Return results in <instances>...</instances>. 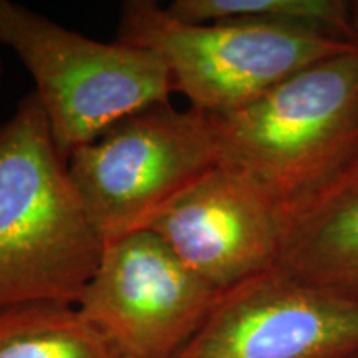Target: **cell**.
Masks as SVG:
<instances>
[{"label":"cell","mask_w":358,"mask_h":358,"mask_svg":"<svg viewBox=\"0 0 358 358\" xmlns=\"http://www.w3.org/2000/svg\"><path fill=\"white\" fill-rule=\"evenodd\" d=\"M275 268L358 302V150L325 185L284 208Z\"/></svg>","instance_id":"cell-9"},{"label":"cell","mask_w":358,"mask_h":358,"mask_svg":"<svg viewBox=\"0 0 358 358\" xmlns=\"http://www.w3.org/2000/svg\"><path fill=\"white\" fill-rule=\"evenodd\" d=\"M219 294L275 268L284 208L239 173L214 166L148 224Z\"/></svg>","instance_id":"cell-8"},{"label":"cell","mask_w":358,"mask_h":358,"mask_svg":"<svg viewBox=\"0 0 358 358\" xmlns=\"http://www.w3.org/2000/svg\"><path fill=\"white\" fill-rule=\"evenodd\" d=\"M116 40L156 53L181 93L208 116L237 111L355 42L306 25L179 20L155 0H128Z\"/></svg>","instance_id":"cell-4"},{"label":"cell","mask_w":358,"mask_h":358,"mask_svg":"<svg viewBox=\"0 0 358 358\" xmlns=\"http://www.w3.org/2000/svg\"><path fill=\"white\" fill-rule=\"evenodd\" d=\"M0 45L32 77L66 161L123 118L174 93L156 53L120 40L98 42L13 0H0Z\"/></svg>","instance_id":"cell-3"},{"label":"cell","mask_w":358,"mask_h":358,"mask_svg":"<svg viewBox=\"0 0 358 358\" xmlns=\"http://www.w3.org/2000/svg\"><path fill=\"white\" fill-rule=\"evenodd\" d=\"M3 77H6V69H3L2 57H0V85H2V82H3Z\"/></svg>","instance_id":"cell-13"},{"label":"cell","mask_w":358,"mask_h":358,"mask_svg":"<svg viewBox=\"0 0 358 358\" xmlns=\"http://www.w3.org/2000/svg\"><path fill=\"white\" fill-rule=\"evenodd\" d=\"M105 243L35 93L0 124V307L77 306Z\"/></svg>","instance_id":"cell-1"},{"label":"cell","mask_w":358,"mask_h":358,"mask_svg":"<svg viewBox=\"0 0 358 358\" xmlns=\"http://www.w3.org/2000/svg\"><path fill=\"white\" fill-rule=\"evenodd\" d=\"M0 358H123L77 306L0 307Z\"/></svg>","instance_id":"cell-10"},{"label":"cell","mask_w":358,"mask_h":358,"mask_svg":"<svg viewBox=\"0 0 358 358\" xmlns=\"http://www.w3.org/2000/svg\"><path fill=\"white\" fill-rule=\"evenodd\" d=\"M350 12H352L353 35H355V42L358 45V0H355V2H350Z\"/></svg>","instance_id":"cell-12"},{"label":"cell","mask_w":358,"mask_h":358,"mask_svg":"<svg viewBox=\"0 0 358 358\" xmlns=\"http://www.w3.org/2000/svg\"><path fill=\"white\" fill-rule=\"evenodd\" d=\"M214 166L209 116L178 110L171 101L127 116L69 158L70 176L103 243L146 229Z\"/></svg>","instance_id":"cell-5"},{"label":"cell","mask_w":358,"mask_h":358,"mask_svg":"<svg viewBox=\"0 0 358 358\" xmlns=\"http://www.w3.org/2000/svg\"><path fill=\"white\" fill-rule=\"evenodd\" d=\"M174 358H358V302L272 268L219 294Z\"/></svg>","instance_id":"cell-7"},{"label":"cell","mask_w":358,"mask_h":358,"mask_svg":"<svg viewBox=\"0 0 358 358\" xmlns=\"http://www.w3.org/2000/svg\"><path fill=\"white\" fill-rule=\"evenodd\" d=\"M166 10L191 24L268 22L306 25L355 42L350 2L342 0H173Z\"/></svg>","instance_id":"cell-11"},{"label":"cell","mask_w":358,"mask_h":358,"mask_svg":"<svg viewBox=\"0 0 358 358\" xmlns=\"http://www.w3.org/2000/svg\"><path fill=\"white\" fill-rule=\"evenodd\" d=\"M217 297L158 234L141 229L105 243L77 308L123 358H174Z\"/></svg>","instance_id":"cell-6"},{"label":"cell","mask_w":358,"mask_h":358,"mask_svg":"<svg viewBox=\"0 0 358 358\" xmlns=\"http://www.w3.org/2000/svg\"><path fill=\"white\" fill-rule=\"evenodd\" d=\"M209 122L217 164L239 173L282 208L299 203L358 150V45Z\"/></svg>","instance_id":"cell-2"}]
</instances>
